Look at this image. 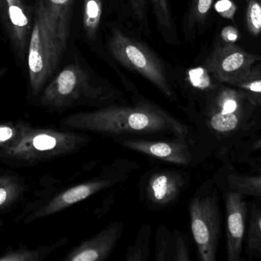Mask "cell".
<instances>
[{"instance_id":"25","label":"cell","mask_w":261,"mask_h":261,"mask_svg":"<svg viewBox=\"0 0 261 261\" xmlns=\"http://www.w3.org/2000/svg\"><path fill=\"white\" fill-rule=\"evenodd\" d=\"M30 126L24 121L0 122V150L18 144Z\"/></svg>"},{"instance_id":"6","label":"cell","mask_w":261,"mask_h":261,"mask_svg":"<svg viewBox=\"0 0 261 261\" xmlns=\"http://www.w3.org/2000/svg\"><path fill=\"white\" fill-rule=\"evenodd\" d=\"M109 49L121 64L138 72L171 102L177 101V95L167 78L164 64L146 44L121 31L113 30L109 38Z\"/></svg>"},{"instance_id":"29","label":"cell","mask_w":261,"mask_h":261,"mask_svg":"<svg viewBox=\"0 0 261 261\" xmlns=\"http://www.w3.org/2000/svg\"><path fill=\"white\" fill-rule=\"evenodd\" d=\"M217 12L227 19H232L236 15L237 7L231 0H220L216 5Z\"/></svg>"},{"instance_id":"1","label":"cell","mask_w":261,"mask_h":261,"mask_svg":"<svg viewBox=\"0 0 261 261\" xmlns=\"http://www.w3.org/2000/svg\"><path fill=\"white\" fill-rule=\"evenodd\" d=\"M61 128L113 136L171 134L192 139L190 127L147 100L132 104H110L63 118Z\"/></svg>"},{"instance_id":"27","label":"cell","mask_w":261,"mask_h":261,"mask_svg":"<svg viewBox=\"0 0 261 261\" xmlns=\"http://www.w3.org/2000/svg\"><path fill=\"white\" fill-rule=\"evenodd\" d=\"M246 28L254 37L261 34V0H247Z\"/></svg>"},{"instance_id":"17","label":"cell","mask_w":261,"mask_h":261,"mask_svg":"<svg viewBox=\"0 0 261 261\" xmlns=\"http://www.w3.org/2000/svg\"><path fill=\"white\" fill-rule=\"evenodd\" d=\"M49 15L60 36L68 41L74 0H44Z\"/></svg>"},{"instance_id":"19","label":"cell","mask_w":261,"mask_h":261,"mask_svg":"<svg viewBox=\"0 0 261 261\" xmlns=\"http://www.w3.org/2000/svg\"><path fill=\"white\" fill-rule=\"evenodd\" d=\"M245 249L249 258L261 257V207L256 204L251 208Z\"/></svg>"},{"instance_id":"32","label":"cell","mask_w":261,"mask_h":261,"mask_svg":"<svg viewBox=\"0 0 261 261\" xmlns=\"http://www.w3.org/2000/svg\"><path fill=\"white\" fill-rule=\"evenodd\" d=\"M252 147L254 150H261V138L253 144Z\"/></svg>"},{"instance_id":"26","label":"cell","mask_w":261,"mask_h":261,"mask_svg":"<svg viewBox=\"0 0 261 261\" xmlns=\"http://www.w3.org/2000/svg\"><path fill=\"white\" fill-rule=\"evenodd\" d=\"M154 255L156 261H173V234L166 225H160L156 231Z\"/></svg>"},{"instance_id":"10","label":"cell","mask_w":261,"mask_h":261,"mask_svg":"<svg viewBox=\"0 0 261 261\" xmlns=\"http://www.w3.org/2000/svg\"><path fill=\"white\" fill-rule=\"evenodd\" d=\"M245 101L246 98L239 89L222 87L213 90L204 110L207 127L215 134L234 133L242 124Z\"/></svg>"},{"instance_id":"33","label":"cell","mask_w":261,"mask_h":261,"mask_svg":"<svg viewBox=\"0 0 261 261\" xmlns=\"http://www.w3.org/2000/svg\"><path fill=\"white\" fill-rule=\"evenodd\" d=\"M7 70V67H1V68H0V81H1L2 78L6 75Z\"/></svg>"},{"instance_id":"34","label":"cell","mask_w":261,"mask_h":261,"mask_svg":"<svg viewBox=\"0 0 261 261\" xmlns=\"http://www.w3.org/2000/svg\"><path fill=\"white\" fill-rule=\"evenodd\" d=\"M3 221L2 219H0V228L3 226Z\"/></svg>"},{"instance_id":"21","label":"cell","mask_w":261,"mask_h":261,"mask_svg":"<svg viewBox=\"0 0 261 261\" xmlns=\"http://www.w3.org/2000/svg\"><path fill=\"white\" fill-rule=\"evenodd\" d=\"M214 0H191L187 16L184 20V31L192 36L196 29L206 20Z\"/></svg>"},{"instance_id":"9","label":"cell","mask_w":261,"mask_h":261,"mask_svg":"<svg viewBox=\"0 0 261 261\" xmlns=\"http://www.w3.org/2000/svg\"><path fill=\"white\" fill-rule=\"evenodd\" d=\"M260 61V55L249 53L237 43L219 40L204 62V68L219 82L234 86Z\"/></svg>"},{"instance_id":"24","label":"cell","mask_w":261,"mask_h":261,"mask_svg":"<svg viewBox=\"0 0 261 261\" xmlns=\"http://www.w3.org/2000/svg\"><path fill=\"white\" fill-rule=\"evenodd\" d=\"M102 0H84V28L87 38L95 39L100 25Z\"/></svg>"},{"instance_id":"18","label":"cell","mask_w":261,"mask_h":261,"mask_svg":"<svg viewBox=\"0 0 261 261\" xmlns=\"http://www.w3.org/2000/svg\"><path fill=\"white\" fill-rule=\"evenodd\" d=\"M153 14L159 32L167 44L179 42L177 30L172 16L169 0H151Z\"/></svg>"},{"instance_id":"3","label":"cell","mask_w":261,"mask_h":261,"mask_svg":"<svg viewBox=\"0 0 261 261\" xmlns=\"http://www.w3.org/2000/svg\"><path fill=\"white\" fill-rule=\"evenodd\" d=\"M90 140L84 132L31 125L18 144L0 150V162L15 168L30 167L77 153Z\"/></svg>"},{"instance_id":"13","label":"cell","mask_w":261,"mask_h":261,"mask_svg":"<svg viewBox=\"0 0 261 261\" xmlns=\"http://www.w3.org/2000/svg\"><path fill=\"white\" fill-rule=\"evenodd\" d=\"M226 251L228 261L242 260L248 206L245 196L234 190L225 195Z\"/></svg>"},{"instance_id":"11","label":"cell","mask_w":261,"mask_h":261,"mask_svg":"<svg viewBox=\"0 0 261 261\" xmlns=\"http://www.w3.org/2000/svg\"><path fill=\"white\" fill-rule=\"evenodd\" d=\"M190 176L175 169H153L144 175L141 183V199L152 211L173 206L189 185Z\"/></svg>"},{"instance_id":"7","label":"cell","mask_w":261,"mask_h":261,"mask_svg":"<svg viewBox=\"0 0 261 261\" xmlns=\"http://www.w3.org/2000/svg\"><path fill=\"white\" fill-rule=\"evenodd\" d=\"M189 211L199 260L216 261L222 218L217 192L210 182L203 184L196 192L190 201Z\"/></svg>"},{"instance_id":"8","label":"cell","mask_w":261,"mask_h":261,"mask_svg":"<svg viewBox=\"0 0 261 261\" xmlns=\"http://www.w3.org/2000/svg\"><path fill=\"white\" fill-rule=\"evenodd\" d=\"M35 7L27 0H0V24L17 65L25 72Z\"/></svg>"},{"instance_id":"30","label":"cell","mask_w":261,"mask_h":261,"mask_svg":"<svg viewBox=\"0 0 261 261\" xmlns=\"http://www.w3.org/2000/svg\"><path fill=\"white\" fill-rule=\"evenodd\" d=\"M239 38V31L232 26H227L221 32L220 41L223 42L237 43Z\"/></svg>"},{"instance_id":"14","label":"cell","mask_w":261,"mask_h":261,"mask_svg":"<svg viewBox=\"0 0 261 261\" xmlns=\"http://www.w3.org/2000/svg\"><path fill=\"white\" fill-rule=\"evenodd\" d=\"M124 229L125 225L122 222H112L97 234L81 242L62 260H107L119 243Z\"/></svg>"},{"instance_id":"5","label":"cell","mask_w":261,"mask_h":261,"mask_svg":"<svg viewBox=\"0 0 261 261\" xmlns=\"http://www.w3.org/2000/svg\"><path fill=\"white\" fill-rule=\"evenodd\" d=\"M139 165L135 161L117 159L113 163L102 168L100 174L93 179L77 184L55 195L41 206L28 213L21 221L28 224L38 219H45L70 208L93 195L110 188L129 177L130 173Z\"/></svg>"},{"instance_id":"22","label":"cell","mask_w":261,"mask_h":261,"mask_svg":"<svg viewBox=\"0 0 261 261\" xmlns=\"http://www.w3.org/2000/svg\"><path fill=\"white\" fill-rule=\"evenodd\" d=\"M227 182L231 190L239 192L245 196L261 198V173L256 175L231 173L227 177Z\"/></svg>"},{"instance_id":"2","label":"cell","mask_w":261,"mask_h":261,"mask_svg":"<svg viewBox=\"0 0 261 261\" xmlns=\"http://www.w3.org/2000/svg\"><path fill=\"white\" fill-rule=\"evenodd\" d=\"M120 92L98 82L78 64H70L44 87L38 105L51 113H63L79 107L94 108L116 104Z\"/></svg>"},{"instance_id":"12","label":"cell","mask_w":261,"mask_h":261,"mask_svg":"<svg viewBox=\"0 0 261 261\" xmlns=\"http://www.w3.org/2000/svg\"><path fill=\"white\" fill-rule=\"evenodd\" d=\"M115 142L128 150L167 163L191 167L195 158L192 139L173 138L146 139L134 136H113Z\"/></svg>"},{"instance_id":"28","label":"cell","mask_w":261,"mask_h":261,"mask_svg":"<svg viewBox=\"0 0 261 261\" xmlns=\"http://www.w3.org/2000/svg\"><path fill=\"white\" fill-rule=\"evenodd\" d=\"M173 234V261H190V245L187 235L176 228Z\"/></svg>"},{"instance_id":"15","label":"cell","mask_w":261,"mask_h":261,"mask_svg":"<svg viewBox=\"0 0 261 261\" xmlns=\"http://www.w3.org/2000/svg\"><path fill=\"white\" fill-rule=\"evenodd\" d=\"M68 242V238L63 237L58 242L34 249H30L25 246L6 248L0 254V261H41L57 250L67 245Z\"/></svg>"},{"instance_id":"20","label":"cell","mask_w":261,"mask_h":261,"mask_svg":"<svg viewBox=\"0 0 261 261\" xmlns=\"http://www.w3.org/2000/svg\"><path fill=\"white\" fill-rule=\"evenodd\" d=\"M234 87L243 93L250 104L261 107V61Z\"/></svg>"},{"instance_id":"16","label":"cell","mask_w":261,"mask_h":261,"mask_svg":"<svg viewBox=\"0 0 261 261\" xmlns=\"http://www.w3.org/2000/svg\"><path fill=\"white\" fill-rule=\"evenodd\" d=\"M25 191L22 178L12 173H0V212L15 206Z\"/></svg>"},{"instance_id":"4","label":"cell","mask_w":261,"mask_h":261,"mask_svg":"<svg viewBox=\"0 0 261 261\" xmlns=\"http://www.w3.org/2000/svg\"><path fill=\"white\" fill-rule=\"evenodd\" d=\"M34 26L28 52L29 95L41 94L56 73L67 48L52 21L44 0L34 5Z\"/></svg>"},{"instance_id":"31","label":"cell","mask_w":261,"mask_h":261,"mask_svg":"<svg viewBox=\"0 0 261 261\" xmlns=\"http://www.w3.org/2000/svg\"><path fill=\"white\" fill-rule=\"evenodd\" d=\"M130 4L135 16L143 22L145 17L146 0H130Z\"/></svg>"},{"instance_id":"23","label":"cell","mask_w":261,"mask_h":261,"mask_svg":"<svg viewBox=\"0 0 261 261\" xmlns=\"http://www.w3.org/2000/svg\"><path fill=\"white\" fill-rule=\"evenodd\" d=\"M152 230L150 225L144 224L140 227L133 245L127 249L126 261H147L150 257V239Z\"/></svg>"}]
</instances>
